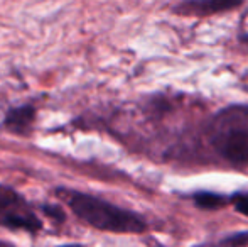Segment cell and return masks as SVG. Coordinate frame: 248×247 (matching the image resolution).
<instances>
[{
  "instance_id": "obj_5",
  "label": "cell",
  "mask_w": 248,
  "mask_h": 247,
  "mask_svg": "<svg viewBox=\"0 0 248 247\" xmlns=\"http://www.w3.org/2000/svg\"><path fill=\"white\" fill-rule=\"evenodd\" d=\"M36 107L32 105H19L7 110L5 117L2 120V127L7 129L12 134L26 135L32 129L36 120Z\"/></svg>"
},
{
  "instance_id": "obj_1",
  "label": "cell",
  "mask_w": 248,
  "mask_h": 247,
  "mask_svg": "<svg viewBox=\"0 0 248 247\" xmlns=\"http://www.w3.org/2000/svg\"><path fill=\"white\" fill-rule=\"evenodd\" d=\"M59 195L66 197V203L79 220L96 231L113 234H142L147 229V224L140 215L117 207L95 195L83 191L64 193V190H59Z\"/></svg>"
},
{
  "instance_id": "obj_11",
  "label": "cell",
  "mask_w": 248,
  "mask_h": 247,
  "mask_svg": "<svg viewBox=\"0 0 248 247\" xmlns=\"http://www.w3.org/2000/svg\"><path fill=\"white\" fill-rule=\"evenodd\" d=\"M245 41H247V43H248V36H247V37H245Z\"/></svg>"
},
{
  "instance_id": "obj_4",
  "label": "cell",
  "mask_w": 248,
  "mask_h": 247,
  "mask_svg": "<svg viewBox=\"0 0 248 247\" xmlns=\"http://www.w3.org/2000/svg\"><path fill=\"white\" fill-rule=\"evenodd\" d=\"M242 2L243 0H184L176 7V12L183 16L206 17L236 9L242 5Z\"/></svg>"
},
{
  "instance_id": "obj_7",
  "label": "cell",
  "mask_w": 248,
  "mask_h": 247,
  "mask_svg": "<svg viewBox=\"0 0 248 247\" xmlns=\"http://www.w3.org/2000/svg\"><path fill=\"white\" fill-rule=\"evenodd\" d=\"M233 205H235L236 212L248 217V191L247 193H236L233 197Z\"/></svg>"
},
{
  "instance_id": "obj_3",
  "label": "cell",
  "mask_w": 248,
  "mask_h": 247,
  "mask_svg": "<svg viewBox=\"0 0 248 247\" xmlns=\"http://www.w3.org/2000/svg\"><path fill=\"white\" fill-rule=\"evenodd\" d=\"M0 227L37 234L44 224L24 195L9 185H0Z\"/></svg>"
},
{
  "instance_id": "obj_6",
  "label": "cell",
  "mask_w": 248,
  "mask_h": 247,
  "mask_svg": "<svg viewBox=\"0 0 248 247\" xmlns=\"http://www.w3.org/2000/svg\"><path fill=\"white\" fill-rule=\"evenodd\" d=\"M194 201L199 208H204V210H218L223 208L226 203L225 197L218 193H213V191H201V193L194 195Z\"/></svg>"
},
{
  "instance_id": "obj_2",
  "label": "cell",
  "mask_w": 248,
  "mask_h": 247,
  "mask_svg": "<svg viewBox=\"0 0 248 247\" xmlns=\"http://www.w3.org/2000/svg\"><path fill=\"white\" fill-rule=\"evenodd\" d=\"M208 137L225 161L248 165V107H230L219 112L209 125Z\"/></svg>"
},
{
  "instance_id": "obj_8",
  "label": "cell",
  "mask_w": 248,
  "mask_h": 247,
  "mask_svg": "<svg viewBox=\"0 0 248 247\" xmlns=\"http://www.w3.org/2000/svg\"><path fill=\"white\" fill-rule=\"evenodd\" d=\"M43 212L47 215V217L54 218L58 222H62L66 218V214L62 212V208L59 205H43Z\"/></svg>"
},
{
  "instance_id": "obj_10",
  "label": "cell",
  "mask_w": 248,
  "mask_h": 247,
  "mask_svg": "<svg viewBox=\"0 0 248 247\" xmlns=\"http://www.w3.org/2000/svg\"><path fill=\"white\" fill-rule=\"evenodd\" d=\"M59 247H83L79 244H64V246H59Z\"/></svg>"
},
{
  "instance_id": "obj_9",
  "label": "cell",
  "mask_w": 248,
  "mask_h": 247,
  "mask_svg": "<svg viewBox=\"0 0 248 247\" xmlns=\"http://www.w3.org/2000/svg\"><path fill=\"white\" fill-rule=\"evenodd\" d=\"M0 247H16L12 242H7V241H0Z\"/></svg>"
}]
</instances>
